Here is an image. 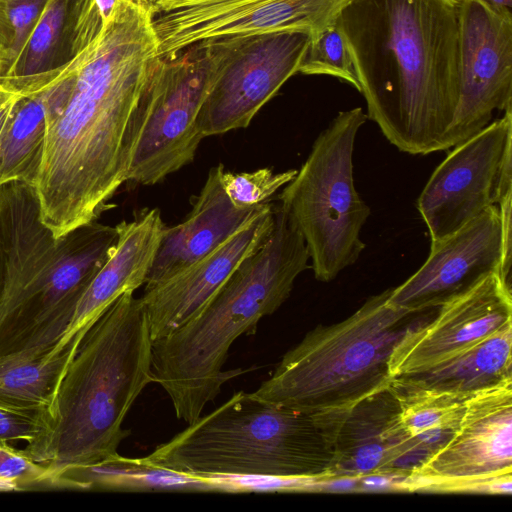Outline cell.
Here are the masks:
<instances>
[{
  "label": "cell",
  "mask_w": 512,
  "mask_h": 512,
  "mask_svg": "<svg viewBox=\"0 0 512 512\" xmlns=\"http://www.w3.org/2000/svg\"><path fill=\"white\" fill-rule=\"evenodd\" d=\"M149 4L130 0L105 33L61 66L24 79L41 97L46 136L33 184L55 238L94 221L127 181L124 141L157 60Z\"/></svg>",
  "instance_id": "cell-1"
},
{
  "label": "cell",
  "mask_w": 512,
  "mask_h": 512,
  "mask_svg": "<svg viewBox=\"0 0 512 512\" xmlns=\"http://www.w3.org/2000/svg\"><path fill=\"white\" fill-rule=\"evenodd\" d=\"M336 25L367 107L398 150H446L460 92L459 0H350Z\"/></svg>",
  "instance_id": "cell-2"
},
{
  "label": "cell",
  "mask_w": 512,
  "mask_h": 512,
  "mask_svg": "<svg viewBox=\"0 0 512 512\" xmlns=\"http://www.w3.org/2000/svg\"><path fill=\"white\" fill-rule=\"evenodd\" d=\"M152 337L134 292L121 295L90 327L46 412V430L24 451L47 467L49 484L64 470L117 455L130 435L122 424L154 382Z\"/></svg>",
  "instance_id": "cell-3"
},
{
  "label": "cell",
  "mask_w": 512,
  "mask_h": 512,
  "mask_svg": "<svg viewBox=\"0 0 512 512\" xmlns=\"http://www.w3.org/2000/svg\"><path fill=\"white\" fill-rule=\"evenodd\" d=\"M263 244L246 257L210 300L187 322L153 340L152 372L168 394L178 419L190 424L202 415L222 385L242 374L223 371L229 349L252 335L259 321L290 296L310 260L306 243L280 206Z\"/></svg>",
  "instance_id": "cell-4"
},
{
  "label": "cell",
  "mask_w": 512,
  "mask_h": 512,
  "mask_svg": "<svg viewBox=\"0 0 512 512\" xmlns=\"http://www.w3.org/2000/svg\"><path fill=\"white\" fill-rule=\"evenodd\" d=\"M335 425L336 412L307 414L239 391L144 459L200 478L327 479Z\"/></svg>",
  "instance_id": "cell-5"
},
{
  "label": "cell",
  "mask_w": 512,
  "mask_h": 512,
  "mask_svg": "<svg viewBox=\"0 0 512 512\" xmlns=\"http://www.w3.org/2000/svg\"><path fill=\"white\" fill-rule=\"evenodd\" d=\"M371 296L345 320L318 325L286 352L255 396L307 414L338 412L390 386L391 354L418 313Z\"/></svg>",
  "instance_id": "cell-6"
},
{
  "label": "cell",
  "mask_w": 512,
  "mask_h": 512,
  "mask_svg": "<svg viewBox=\"0 0 512 512\" xmlns=\"http://www.w3.org/2000/svg\"><path fill=\"white\" fill-rule=\"evenodd\" d=\"M366 120L361 107L340 111L279 195V206L302 235L321 282L334 280L365 248L360 235L370 208L354 185L353 151Z\"/></svg>",
  "instance_id": "cell-7"
},
{
  "label": "cell",
  "mask_w": 512,
  "mask_h": 512,
  "mask_svg": "<svg viewBox=\"0 0 512 512\" xmlns=\"http://www.w3.org/2000/svg\"><path fill=\"white\" fill-rule=\"evenodd\" d=\"M212 74L206 41L158 58L127 127V181L154 185L194 160L204 138L197 120Z\"/></svg>",
  "instance_id": "cell-8"
},
{
  "label": "cell",
  "mask_w": 512,
  "mask_h": 512,
  "mask_svg": "<svg viewBox=\"0 0 512 512\" xmlns=\"http://www.w3.org/2000/svg\"><path fill=\"white\" fill-rule=\"evenodd\" d=\"M304 30L205 40L213 74L197 124L204 137L246 128L298 68L310 41Z\"/></svg>",
  "instance_id": "cell-9"
},
{
  "label": "cell",
  "mask_w": 512,
  "mask_h": 512,
  "mask_svg": "<svg viewBox=\"0 0 512 512\" xmlns=\"http://www.w3.org/2000/svg\"><path fill=\"white\" fill-rule=\"evenodd\" d=\"M512 107L456 145L431 174L417 210L431 240L463 226L512 192Z\"/></svg>",
  "instance_id": "cell-10"
},
{
  "label": "cell",
  "mask_w": 512,
  "mask_h": 512,
  "mask_svg": "<svg viewBox=\"0 0 512 512\" xmlns=\"http://www.w3.org/2000/svg\"><path fill=\"white\" fill-rule=\"evenodd\" d=\"M350 0H157L149 4L159 57L222 37L332 25Z\"/></svg>",
  "instance_id": "cell-11"
},
{
  "label": "cell",
  "mask_w": 512,
  "mask_h": 512,
  "mask_svg": "<svg viewBox=\"0 0 512 512\" xmlns=\"http://www.w3.org/2000/svg\"><path fill=\"white\" fill-rule=\"evenodd\" d=\"M460 92L446 150L512 107V11L486 0H459Z\"/></svg>",
  "instance_id": "cell-12"
},
{
  "label": "cell",
  "mask_w": 512,
  "mask_h": 512,
  "mask_svg": "<svg viewBox=\"0 0 512 512\" xmlns=\"http://www.w3.org/2000/svg\"><path fill=\"white\" fill-rule=\"evenodd\" d=\"M512 473V377L465 401L452 437L402 483L409 491L439 492L464 481Z\"/></svg>",
  "instance_id": "cell-13"
},
{
  "label": "cell",
  "mask_w": 512,
  "mask_h": 512,
  "mask_svg": "<svg viewBox=\"0 0 512 512\" xmlns=\"http://www.w3.org/2000/svg\"><path fill=\"white\" fill-rule=\"evenodd\" d=\"M512 323L511 284L492 272L441 305L430 320L413 322L396 344L391 378L428 370Z\"/></svg>",
  "instance_id": "cell-14"
},
{
  "label": "cell",
  "mask_w": 512,
  "mask_h": 512,
  "mask_svg": "<svg viewBox=\"0 0 512 512\" xmlns=\"http://www.w3.org/2000/svg\"><path fill=\"white\" fill-rule=\"evenodd\" d=\"M492 272H500L509 283L503 271L498 205L488 207L456 231L431 240L426 261L405 282L391 288L389 302L421 313L438 307Z\"/></svg>",
  "instance_id": "cell-15"
},
{
  "label": "cell",
  "mask_w": 512,
  "mask_h": 512,
  "mask_svg": "<svg viewBox=\"0 0 512 512\" xmlns=\"http://www.w3.org/2000/svg\"><path fill=\"white\" fill-rule=\"evenodd\" d=\"M427 459L404 429L389 386L337 412L327 479L384 475L406 480Z\"/></svg>",
  "instance_id": "cell-16"
},
{
  "label": "cell",
  "mask_w": 512,
  "mask_h": 512,
  "mask_svg": "<svg viewBox=\"0 0 512 512\" xmlns=\"http://www.w3.org/2000/svg\"><path fill=\"white\" fill-rule=\"evenodd\" d=\"M275 206L251 220L213 251L155 284L139 298L152 340L187 322L210 300L239 264L270 235Z\"/></svg>",
  "instance_id": "cell-17"
},
{
  "label": "cell",
  "mask_w": 512,
  "mask_h": 512,
  "mask_svg": "<svg viewBox=\"0 0 512 512\" xmlns=\"http://www.w3.org/2000/svg\"><path fill=\"white\" fill-rule=\"evenodd\" d=\"M115 227L117 239L111 254L80 298L57 346L76 334H86L121 295L146 283L167 227L160 210H141L131 221Z\"/></svg>",
  "instance_id": "cell-18"
},
{
  "label": "cell",
  "mask_w": 512,
  "mask_h": 512,
  "mask_svg": "<svg viewBox=\"0 0 512 512\" xmlns=\"http://www.w3.org/2000/svg\"><path fill=\"white\" fill-rule=\"evenodd\" d=\"M223 171L222 164L211 168L188 216L178 225L166 227L145 286L196 262L273 206L266 202L253 207H236L222 186Z\"/></svg>",
  "instance_id": "cell-19"
},
{
  "label": "cell",
  "mask_w": 512,
  "mask_h": 512,
  "mask_svg": "<svg viewBox=\"0 0 512 512\" xmlns=\"http://www.w3.org/2000/svg\"><path fill=\"white\" fill-rule=\"evenodd\" d=\"M54 486L79 489L122 491L228 492L231 485L219 478H200L154 466L143 458L120 454L88 466L72 467L61 472Z\"/></svg>",
  "instance_id": "cell-20"
},
{
  "label": "cell",
  "mask_w": 512,
  "mask_h": 512,
  "mask_svg": "<svg viewBox=\"0 0 512 512\" xmlns=\"http://www.w3.org/2000/svg\"><path fill=\"white\" fill-rule=\"evenodd\" d=\"M512 323L428 370L400 376L420 387L468 398L512 377Z\"/></svg>",
  "instance_id": "cell-21"
},
{
  "label": "cell",
  "mask_w": 512,
  "mask_h": 512,
  "mask_svg": "<svg viewBox=\"0 0 512 512\" xmlns=\"http://www.w3.org/2000/svg\"><path fill=\"white\" fill-rule=\"evenodd\" d=\"M84 335L45 352L0 356V406L47 412Z\"/></svg>",
  "instance_id": "cell-22"
},
{
  "label": "cell",
  "mask_w": 512,
  "mask_h": 512,
  "mask_svg": "<svg viewBox=\"0 0 512 512\" xmlns=\"http://www.w3.org/2000/svg\"><path fill=\"white\" fill-rule=\"evenodd\" d=\"M401 423L428 458L440 449L458 427L467 398L393 378Z\"/></svg>",
  "instance_id": "cell-23"
},
{
  "label": "cell",
  "mask_w": 512,
  "mask_h": 512,
  "mask_svg": "<svg viewBox=\"0 0 512 512\" xmlns=\"http://www.w3.org/2000/svg\"><path fill=\"white\" fill-rule=\"evenodd\" d=\"M11 87L20 90L22 96L1 138L0 186L11 182L33 186L45 143V110L35 90L27 86Z\"/></svg>",
  "instance_id": "cell-24"
},
{
  "label": "cell",
  "mask_w": 512,
  "mask_h": 512,
  "mask_svg": "<svg viewBox=\"0 0 512 512\" xmlns=\"http://www.w3.org/2000/svg\"><path fill=\"white\" fill-rule=\"evenodd\" d=\"M70 0H48L21 55L5 80L29 78L70 60L68 12Z\"/></svg>",
  "instance_id": "cell-25"
},
{
  "label": "cell",
  "mask_w": 512,
  "mask_h": 512,
  "mask_svg": "<svg viewBox=\"0 0 512 512\" xmlns=\"http://www.w3.org/2000/svg\"><path fill=\"white\" fill-rule=\"evenodd\" d=\"M298 73L333 76L360 91L351 53L336 22L311 36Z\"/></svg>",
  "instance_id": "cell-26"
},
{
  "label": "cell",
  "mask_w": 512,
  "mask_h": 512,
  "mask_svg": "<svg viewBox=\"0 0 512 512\" xmlns=\"http://www.w3.org/2000/svg\"><path fill=\"white\" fill-rule=\"evenodd\" d=\"M48 0H0V79L17 63Z\"/></svg>",
  "instance_id": "cell-27"
},
{
  "label": "cell",
  "mask_w": 512,
  "mask_h": 512,
  "mask_svg": "<svg viewBox=\"0 0 512 512\" xmlns=\"http://www.w3.org/2000/svg\"><path fill=\"white\" fill-rule=\"evenodd\" d=\"M129 1L70 0L68 12L70 59L102 36Z\"/></svg>",
  "instance_id": "cell-28"
},
{
  "label": "cell",
  "mask_w": 512,
  "mask_h": 512,
  "mask_svg": "<svg viewBox=\"0 0 512 512\" xmlns=\"http://www.w3.org/2000/svg\"><path fill=\"white\" fill-rule=\"evenodd\" d=\"M296 173V169L279 173H274L270 168L242 173L224 170L221 174V183L236 207L247 208L268 202L280 188L295 177Z\"/></svg>",
  "instance_id": "cell-29"
},
{
  "label": "cell",
  "mask_w": 512,
  "mask_h": 512,
  "mask_svg": "<svg viewBox=\"0 0 512 512\" xmlns=\"http://www.w3.org/2000/svg\"><path fill=\"white\" fill-rule=\"evenodd\" d=\"M0 478L14 484L18 490L49 484L45 465L34 461L24 449H16L3 440H0Z\"/></svg>",
  "instance_id": "cell-30"
},
{
  "label": "cell",
  "mask_w": 512,
  "mask_h": 512,
  "mask_svg": "<svg viewBox=\"0 0 512 512\" xmlns=\"http://www.w3.org/2000/svg\"><path fill=\"white\" fill-rule=\"evenodd\" d=\"M46 430V412L25 411L0 406V440L30 444Z\"/></svg>",
  "instance_id": "cell-31"
},
{
  "label": "cell",
  "mask_w": 512,
  "mask_h": 512,
  "mask_svg": "<svg viewBox=\"0 0 512 512\" xmlns=\"http://www.w3.org/2000/svg\"><path fill=\"white\" fill-rule=\"evenodd\" d=\"M512 192L507 193L498 203L503 245V271L505 279L511 283V260H512Z\"/></svg>",
  "instance_id": "cell-32"
},
{
  "label": "cell",
  "mask_w": 512,
  "mask_h": 512,
  "mask_svg": "<svg viewBox=\"0 0 512 512\" xmlns=\"http://www.w3.org/2000/svg\"><path fill=\"white\" fill-rule=\"evenodd\" d=\"M21 96L20 90L0 81V144L4 130Z\"/></svg>",
  "instance_id": "cell-33"
},
{
  "label": "cell",
  "mask_w": 512,
  "mask_h": 512,
  "mask_svg": "<svg viewBox=\"0 0 512 512\" xmlns=\"http://www.w3.org/2000/svg\"><path fill=\"white\" fill-rule=\"evenodd\" d=\"M3 285H4V263H3V256H2V250L0 246V303L3 293Z\"/></svg>",
  "instance_id": "cell-34"
},
{
  "label": "cell",
  "mask_w": 512,
  "mask_h": 512,
  "mask_svg": "<svg viewBox=\"0 0 512 512\" xmlns=\"http://www.w3.org/2000/svg\"><path fill=\"white\" fill-rule=\"evenodd\" d=\"M489 3L498 6V7H507L512 8V0H486Z\"/></svg>",
  "instance_id": "cell-35"
},
{
  "label": "cell",
  "mask_w": 512,
  "mask_h": 512,
  "mask_svg": "<svg viewBox=\"0 0 512 512\" xmlns=\"http://www.w3.org/2000/svg\"><path fill=\"white\" fill-rule=\"evenodd\" d=\"M146 1H147L148 4H151V3H153V2H155L157 0H146Z\"/></svg>",
  "instance_id": "cell-36"
},
{
  "label": "cell",
  "mask_w": 512,
  "mask_h": 512,
  "mask_svg": "<svg viewBox=\"0 0 512 512\" xmlns=\"http://www.w3.org/2000/svg\"><path fill=\"white\" fill-rule=\"evenodd\" d=\"M146 1V0H145Z\"/></svg>",
  "instance_id": "cell-37"
}]
</instances>
